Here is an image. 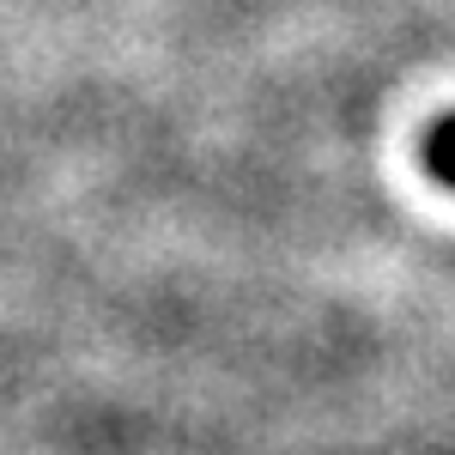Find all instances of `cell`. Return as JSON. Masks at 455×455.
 Wrapping results in <instances>:
<instances>
[{
    "mask_svg": "<svg viewBox=\"0 0 455 455\" xmlns=\"http://www.w3.org/2000/svg\"><path fill=\"white\" fill-rule=\"evenodd\" d=\"M425 164L443 176V182H455V116H450V122H437V134L425 140Z\"/></svg>",
    "mask_w": 455,
    "mask_h": 455,
    "instance_id": "obj_1",
    "label": "cell"
}]
</instances>
